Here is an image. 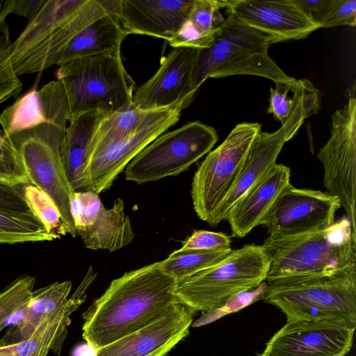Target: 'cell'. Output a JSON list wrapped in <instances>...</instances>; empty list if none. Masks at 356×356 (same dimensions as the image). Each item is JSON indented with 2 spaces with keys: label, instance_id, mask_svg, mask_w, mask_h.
Segmentation results:
<instances>
[{
  "label": "cell",
  "instance_id": "cell-20",
  "mask_svg": "<svg viewBox=\"0 0 356 356\" xmlns=\"http://www.w3.org/2000/svg\"><path fill=\"white\" fill-rule=\"evenodd\" d=\"M68 102L58 80L33 89L19 97L0 115V124L6 136L43 123L67 125Z\"/></svg>",
  "mask_w": 356,
  "mask_h": 356
},
{
  "label": "cell",
  "instance_id": "cell-14",
  "mask_svg": "<svg viewBox=\"0 0 356 356\" xmlns=\"http://www.w3.org/2000/svg\"><path fill=\"white\" fill-rule=\"evenodd\" d=\"M356 327L334 321H289L266 343L264 356H346Z\"/></svg>",
  "mask_w": 356,
  "mask_h": 356
},
{
  "label": "cell",
  "instance_id": "cell-6",
  "mask_svg": "<svg viewBox=\"0 0 356 356\" xmlns=\"http://www.w3.org/2000/svg\"><path fill=\"white\" fill-rule=\"evenodd\" d=\"M269 266L262 245H245L232 250L218 264L176 282L175 293L179 302L194 314L207 313L265 282Z\"/></svg>",
  "mask_w": 356,
  "mask_h": 356
},
{
  "label": "cell",
  "instance_id": "cell-1",
  "mask_svg": "<svg viewBox=\"0 0 356 356\" xmlns=\"http://www.w3.org/2000/svg\"><path fill=\"white\" fill-rule=\"evenodd\" d=\"M161 261L124 273L82 314L83 338L95 350L136 332L179 303Z\"/></svg>",
  "mask_w": 356,
  "mask_h": 356
},
{
  "label": "cell",
  "instance_id": "cell-24",
  "mask_svg": "<svg viewBox=\"0 0 356 356\" xmlns=\"http://www.w3.org/2000/svg\"><path fill=\"white\" fill-rule=\"evenodd\" d=\"M72 282H54L33 291L25 307L22 321L8 329L0 347L16 344L29 338L44 318L59 309L68 300Z\"/></svg>",
  "mask_w": 356,
  "mask_h": 356
},
{
  "label": "cell",
  "instance_id": "cell-26",
  "mask_svg": "<svg viewBox=\"0 0 356 356\" xmlns=\"http://www.w3.org/2000/svg\"><path fill=\"white\" fill-rule=\"evenodd\" d=\"M180 107L146 111L132 104L105 117L100 122L91 143L92 147L114 139L134 134L172 114Z\"/></svg>",
  "mask_w": 356,
  "mask_h": 356
},
{
  "label": "cell",
  "instance_id": "cell-3",
  "mask_svg": "<svg viewBox=\"0 0 356 356\" xmlns=\"http://www.w3.org/2000/svg\"><path fill=\"white\" fill-rule=\"evenodd\" d=\"M109 13L102 0H44L37 14L12 42L17 75L57 65L70 42L86 27Z\"/></svg>",
  "mask_w": 356,
  "mask_h": 356
},
{
  "label": "cell",
  "instance_id": "cell-38",
  "mask_svg": "<svg viewBox=\"0 0 356 356\" xmlns=\"http://www.w3.org/2000/svg\"><path fill=\"white\" fill-rule=\"evenodd\" d=\"M215 33L216 32L209 35L203 33L188 19L178 33L168 42L175 48L207 49L211 46Z\"/></svg>",
  "mask_w": 356,
  "mask_h": 356
},
{
  "label": "cell",
  "instance_id": "cell-43",
  "mask_svg": "<svg viewBox=\"0 0 356 356\" xmlns=\"http://www.w3.org/2000/svg\"><path fill=\"white\" fill-rule=\"evenodd\" d=\"M257 356H264L261 353L259 354Z\"/></svg>",
  "mask_w": 356,
  "mask_h": 356
},
{
  "label": "cell",
  "instance_id": "cell-23",
  "mask_svg": "<svg viewBox=\"0 0 356 356\" xmlns=\"http://www.w3.org/2000/svg\"><path fill=\"white\" fill-rule=\"evenodd\" d=\"M107 113L95 110L70 120L60 146V158L67 179L74 191H86V170L91 143Z\"/></svg>",
  "mask_w": 356,
  "mask_h": 356
},
{
  "label": "cell",
  "instance_id": "cell-8",
  "mask_svg": "<svg viewBox=\"0 0 356 356\" xmlns=\"http://www.w3.org/2000/svg\"><path fill=\"white\" fill-rule=\"evenodd\" d=\"M67 125L43 123L7 136L31 184L45 193L58 209L67 234L77 236L70 211L74 193L65 173L60 146Z\"/></svg>",
  "mask_w": 356,
  "mask_h": 356
},
{
  "label": "cell",
  "instance_id": "cell-12",
  "mask_svg": "<svg viewBox=\"0 0 356 356\" xmlns=\"http://www.w3.org/2000/svg\"><path fill=\"white\" fill-rule=\"evenodd\" d=\"M339 200L327 192L297 188L291 183L261 220L268 236L286 237L325 229L334 222Z\"/></svg>",
  "mask_w": 356,
  "mask_h": 356
},
{
  "label": "cell",
  "instance_id": "cell-9",
  "mask_svg": "<svg viewBox=\"0 0 356 356\" xmlns=\"http://www.w3.org/2000/svg\"><path fill=\"white\" fill-rule=\"evenodd\" d=\"M218 139L213 127L199 121L163 133L127 165L125 179L140 184L176 176L209 153Z\"/></svg>",
  "mask_w": 356,
  "mask_h": 356
},
{
  "label": "cell",
  "instance_id": "cell-13",
  "mask_svg": "<svg viewBox=\"0 0 356 356\" xmlns=\"http://www.w3.org/2000/svg\"><path fill=\"white\" fill-rule=\"evenodd\" d=\"M70 211L76 234L88 249L113 252L134 238L131 220L120 197L107 209L98 194L90 191H74Z\"/></svg>",
  "mask_w": 356,
  "mask_h": 356
},
{
  "label": "cell",
  "instance_id": "cell-11",
  "mask_svg": "<svg viewBox=\"0 0 356 356\" xmlns=\"http://www.w3.org/2000/svg\"><path fill=\"white\" fill-rule=\"evenodd\" d=\"M317 158L324 169L323 186L336 196L355 227L356 98L355 86L348 90L344 105L332 115L330 136Z\"/></svg>",
  "mask_w": 356,
  "mask_h": 356
},
{
  "label": "cell",
  "instance_id": "cell-33",
  "mask_svg": "<svg viewBox=\"0 0 356 356\" xmlns=\"http://www.w3.org/2000/svg\"><path fill=\"white\" fill-rule=\"evenodd\" d=\"M266 286L267 283L265 281L252 290L241 292L232 296L221 307L204 313L193 326L197 327L212 323L227 314L239 312L261 300Z\"/></svg>",
  "mask_w": 356,
  "mask_h": 356
},
{
  "label": "cell",
  "instance_id": "cell-42",
  "mask_svg": "<svg viewBox=\"0 0 356 356\" xmlns=\"http://www.w3.org/2000/svg\"><path fill=\"white\" fill-rule=\"evenodd\" d=\"M15 0H0V24L6 21L7 16L13 12Z\"/></svg>",
  "mask_w": 356,
  "mask_h": 356
},
{
  "label": "cell",
  "instance_id": "cell-41",
  "mask_svg": "<svg viewBox=\"0 0 356 356\" xmlns=\"http://www.w3.org/2000/svg\"><path fill=\"white\" fill-rule=\"evenodd\" d=\"M44 0H15L13 13L25 17L29 22L42 7Z\"/></svg>",
  "mask_w": 356,
  "mask_h": 356
},
{
  "label": "cell",
  "instance_id": "cell-25",
  "mask_svg": "<svg viewBox=\"0 0 356 356\" xmlns=\"http://www.w3.org/2000/svg\"><path fill=\"white\" fill-rule=\"evenodd\" d=\"M127 35L118 17L109 13L88 25L70 42L57 66L74 58L120 49Z\"/></svg>",
  "mask_w": 356,
  "mask_h": 356
},
{
  "label": "cell",
  "instance_id": "cell-30",
  "mask_svg": "<svg viewBox=\"0 0 356 356\" xmlns=\"http://www.w3.org/2000/svg\"><path fill=\"white\" fill-rule=\"evenodd\" d=\"M35 279L31 275H22L15 279L0 293V331L6 322L18 309L29 302Z\"/></svg>",
  "mask_w": 356,
  "mask_h": 356
},
{
  "label": "cell",
  "instance_id": "cell-28",
  "mask_svg": "<svg viewBox=\"0 0 356 356\" xmlns=\"http://www.w3.org/2000/svg\"><path fill=\"white\" fill-rule=\"evenodd\" d=\"M232 249L218 250H193L180 249L172 252L165 259L161 261L164 273L176 282L210 268L223 259Z\"/></svg>",
  "mask_w": 356,
  "mask_h": 356
},
{
  "label": "cell",
  "instance_id": "cell-16",
  "mask_svg": "<svg viewBox=\"0 0 356 356\" xmlns=\"http://www.w3.org/2000/svg\"><path fill=\"white\" fill-rule=\"evenodd\" d=\"M200 49L175 48L164 57L154 75L133 94L132 105L146 111L189 106V84Z\"/></svg>",
  "mask_w": 356,
  "mask_h": 356
},
{
  "label": "cell",
  "instance_id": "cell-32",
  "mask_svg": "<svg viewBox=\"0 0 356 356\" xmlns=\"http://www.w3.org/2000/svg\"><path fill=\"white\" fill-rule=\"evenodd\" d=\"M0 181L14 185L31 184L8 137L0 130Z\"/></svg>",
  "mask_w": 356,
  "mask_h": 356
},
{
  "label": "cell",
  "instance_id": "cell-22",
  "mask_svg": "<svg viewBox=\"0 0 356 356\" xmlns=\"http://www.w3.org/2000/svg\"><path fill=\"white\" fill-rule=\"evenodd\" d=\"M290 177V168L277 163L234 204L225 219L233 236L243 238L260 225L280 193L291 183Z\"/></svg>",
  "mask_w": 356,
  "mask_h": 356
},
{
  "label": "cell",
  "instance_id": "cell-10",
  "mask_svg": "<svg viewBox=\"0 0 356 356\" xmlns=\"http://www.w3.org/2000/svg\"><path fill=\"white\" fill-rule=\"evenodd\" d=\"M258 122L236 124L225 140L210 151L194 174L191 198L194 211L208 222L232 188L257 135Z\"/></svg>",
  "mask_w": 356,
  "mask_h": 356
},
{
  "label": "cell",
  "instance_id": "cell-36",
  "mask_svg": "<svg viewBox=\"0 0 356 356\" xmlns=\"http://www.w3.org/2000/svg\"><path fill=\"white\" fill-rule=\"evenodd\" d=\"M231 238L223 232L195 231L183 243L180 250H218L232 249Z\"/></svg>",
  "mask_w": 356,
  "mask_h": 356
},
{
  "label": "cell",
  "instance_id": "cell-18",
  "mask_svg": "<svg viewBox=\"0 0 356 356\" xmlns=\"http://www.w3.org/2000/svg\"><path fill=\"white\" fill-rule=\"evenodd\" d=\"M193 315L176 304L146 327L95 350L94 356H164L188 334Z\"/></svg>",
  "mask_w": 356,
  "mask_h": 356
},
{
  "label": "cell",
  "instance_id": "cell-21",
  "mask_svg": "<svg viewBox=\"0 0 356 356\" xmlns=\"http://www.w3.org/2000/svg\"><path fill=\"white\" fill-rule=\"evenodd\" d=\"M92 267L73 295L56 312L47 316L27 339L14 345L0 347V356H47L51 350L58 356L61 352L70 323V315L86 298V291L96 277Z\"/></svg>",
  "mask_w": 356,
  "mask_h": 356
},
{
  "label": "cell",
  "instance_id": "cell-2",
  "mask_svg": "<svg viewBox=\"0 0 356 356\" xmlns=\"http://www.w3.org/2000/svg\"><path fill=\"white\" fill-rule=\"evenodd\" d=\"M270 261L267 284L294 283L356 270V229L344 216L311 233L273 238L261 245Z\"/></svg>",
  "mask_w": 356,
  "mask_h": 356
},
{
  "label": "cell",
  "instance_id": "cell-29",
  "mask_svg": "<svg viewBox=\"0 0 356 356\" xmlns=\"http://www.w3.org/2000/svg\"><path fill=\"white\" fill-rule=\"evenodd\" d=\"M24 197L31 211L55 239L67 234L60 213L52 200L32 184L24 186Z\"/></svg>",
  "mask_w": 356,
  "mask_h": 356
},
{
  "label": "cell",
  "instance_id": "cell-37",
  "mask_svg": "<svg viewBox=\"0 0 356 356\" xmlns=\"http://www.w3.org/2000/svg\"><path fill=\"white\" fill-rule=\"evenodd\" d=\"M356 25V0H334L318 24L319 28Z\"/></svg>",
  "mask_w": 356,
  "mask_h": 356
},
{
  "label": "cell",
  "instance_id": "cell-19",
  "mask_svg": "<svg viewBox=\"0 0 356 356\" xmlns=\"http://www.w3.org/2000/svg\"><path fill=\"white\" fill-rule=\"evenodd\" d=\"M193 3V0H116L112 13L127 35H145L169 41L188 19Z\"/></svg>",
  "mask_w": 356,
  "mask_h": 356
},
{
  "label": "cell",
  "instance_id": "cell-31",
  "mask_svg": "<svg viewBox=\"0 0 356 356\" xmlns=\"http://www.w3.org/2000/svg\"><path fill=\"white\" fill-rule=\"evenodd\" d=\"M12 41L6 21L0 24V104L17 96L23 87L10 58Z\"/></svg>",
  "mask_w": 356,
  "mask_h": 356
},
{
  "label": "cell",
  "instance_id": "cell-15",
  "mask_svg": "<svg viewBox=\"0 0 356 356\" xmlns=\"http://www.w3.org/2000/svg\"><path fill=\"white\" fill-rule=\"evenodd\" d=\"M181 109L134 134L92 147L86 170V191L99 194L109 189L116 177L144 148L179 120Z\"/></svg>",
  "mask_w": 356,
  "mask_h": 356
},
{
  "label": "cell",
  "instance_id": "cell-40",
  "mask_svg": "<svg viewBox=\"0 0 356 356\" xmlns=\"http://www.w3.org/2000/svg\"><path fill=\"white\" fill-rule=\"evenodd\" d=\"M297 5L318 25L334 0H294ZM319 27V26H318Z\"/></svg>",
  "mask_w": 356,
  "mask_h": 356
},
{
  "label": "cell",
  "instance_id": "cell-39",
  "mask_svg": "<svg viewBox=\"0 0 356 356\" xmlns=\"http://www.w3.org/2000/svg\"><path fill=\"white\" fill-rule=\"evenodd\" d=\"M26 185H14L0 181V209L21 213H33L25 200Z\"/></svg>",
  "mask_w": 356,
  "mask_h": 356
},
{
  "label": "cell",
  "instance_id": "cell-7",
  "mask_svg": "<svg viewBox=\"0 0 356 356\" xmlns=\"http://www.w3.org/2000/svg\"><path fill=\"white\" fill-rule=\"evenodd\" d=\"M286 322L328 320L356 327V270L301 282L267 284L261 299Z\"/></svg>",
  "mask_w": 356,
  "mask_h": 356
},
{
  "label": "cell",
  "instance_id": "cell-5",
  "mask_svg": "<svg viewBox=\"0 0 356 356\" xmlns=\"http://www.w3.org/2000/svg\"><path fill=\"white\" fill-rule=\"evenodd\" d=\"M56 78L66 93L68 122L88 111L111 114L132 104L134 83L124 67L120 49L61 64Z\"/></svg>",
  "mask_w": 356,
  "mask_h": 356
},
{
  "label": "cell",
  "instance_id": "cell-34",
  "mask_svg": "<svg viewBox=\"0 0 356 356\" xmlns=\"http://www.w3.org/2000/svg\"><path fill=\"white\" fill-rule=\"evenodd\" d=\"M227 6L228 1L225 0H193L188 19L203 33L213 34L217 18L220 17L219 10Z\"/></svg>",
  "mask_w": 356,
  "mask_h": 356
},
{
  "label": "cell",
  "instance_id": "cell-27",
  "mask_svg": "<svg viewBox=\"0 0 356 356\" xmlns=\"http://www.w3.org/2000/svg\"><path fill=\"white\" fill-rule=\"evenodd\" d=\"M54 236L33 213L0 209V243L51 241Z\"/></svg>",
  "mask_w": 356,
  "mask_h": 356
},
{
  "label": "cell",
  "instance_id": "cell-17",
  "mask_svg": "<svg viewBox=\"0 0 356 356\" xmlns=\"http://www.w3.org/2000/svg\"><path fill=\"white\" fill-rule=\"evenodd\" d=\"M226 10L240 22L273 36L277 42L302 39L319 29L294 0H228Z\"/></svg>",
  "mask_w": 356,
  "mask_h": 356
},
{
  "label": "cell",
  "instance_id": "cell-35",
  "mask_svg": "<svg viewBox=\"0 0 356 356\" xmlns=\"http://www.w3.org/2000/svg\"><path fill=\"white\" fill-rule=\"evenodd\" d=\"M297 83H275V88H270L269 106L267 113L272 114L274 118L284 124L288 120L293 104V97H288L290 91Z\"/></svg>",
  "mask_w": 356,
  "mask_h": 356
},
{
  "label": "cell",
  "instance_id": "cell-4",
  "mask_svg": "<svg viewBox=\"0 0 356 356\" xmlns=\"http://www.w3.org/2000/svg\"><path fill=\"white\" fill-rule=\"evenodd\" d=\"M276 42L273 36L240 22L228 13L217 27L211 46L200 49L189 84L190 102L209 78L253 75L275 83L296 82L268 54L269 47Z\"/></svg>",
  "mask_w": 356,
  "mask_h": 356
}]
</instances>
